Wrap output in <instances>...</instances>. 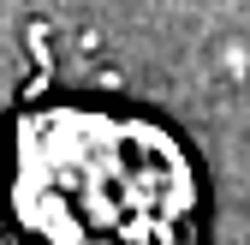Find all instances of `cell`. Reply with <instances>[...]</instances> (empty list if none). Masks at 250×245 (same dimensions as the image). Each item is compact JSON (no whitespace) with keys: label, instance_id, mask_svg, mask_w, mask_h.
I'll return each instance as SVG.
<instances>
[{"label":"cell","instance_id":"6da1fadb","mask_svg":"<svg viewBox=\"0 0 250 245\" xmlns=\"http://www.w3.org/2000/svg\"><path fill=\"white\" fill-rule=\"evenodd\" d=\"M24 221L54 245H191L197 186L179 144L125 114H42L24 132Z\"/></svg>","mask_w":250,"mask_h":245}]
</instances>
